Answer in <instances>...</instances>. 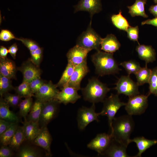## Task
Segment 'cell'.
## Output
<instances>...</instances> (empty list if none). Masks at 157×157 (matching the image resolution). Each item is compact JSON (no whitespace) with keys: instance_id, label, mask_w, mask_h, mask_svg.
<instances>
[{"instance_id":"obj_3","label":"cell","mask_w":157,"mask_h":157,"mask_svg":"<svg viewBox=\"0 0 157 157\" xmlns=\"http://www.w3.org/2000/svg\"><path fill=\"white\" fill-rule=\"evenodd\" d=\"M84 99L92 103L103 102L110 88L96 78L89 79L86 86L81 89Z\"/></svg>"},{"instance_id":"obj_12","label":"cell","mask_w":157,"mask_h":157,"mask_svg":"<svg viewBox=\"0 0 157 157\" xmlns=\"http://www.w3.org/2000/svg\"><path fill=\"white\" fill-rule=\"evenodd\" d=\"M51 81L44 83L34 94L36 99L44 102L55 99L59 91Z\"/></svg>"},{"instance_id":"obj_11","label":"cell","mask_w":157,"mask_h":157,"mask_svg":"<svg viewBox=\"0 0 157 157\" xmlns=\"http://www.w3.org/2000/svg\"><path fill=\"white\" fill-rule=\"evenodd\" d=\"M89 72L86 59L81 63L75 66L71 78L66 85L72 87L78 91L81 89V82Z\"/></svg>"},{"instance_id":"obj_7","label":"cell","mask_w":157,"mask_h":157,"mask_svg":"<svg viewBox=\"0 0 157 157\" xmlns=\"http://www.w3.org/2000/svg\"><path fill=\"white\" fill-rule=\"evenodd\" d=\"M100 113L95 112L94 103H92L89 108L83 106L79 108L78 111L77 120L78 129L81 131L84 130L88 124L96 121H99L98 117Z\"/></svg>"},{"instance_id":"obj_26","label":"cell","mask_w":157,"mask_h":157,"mask_svg":"<svg viewBox=\"0 0 157 157\" xmlns=\"http://www.w3.org/2000/svg\"><path fill=\"white\" fill-rule=\"evenodd\" d=\"M43 102L36 99L33 103L27 118L28 121H31L39 123L42 110Z\"/></svg>"},{"instance_id":"obj_21","label":"cell","mask_w":157,"mask_h":157,"mask_svg":"<svg viewBox=\"0 0 157 157\" xmlns=\"http://www.w3.org/2000/svg\"><path fill=\"white\" fill-rule=\"evenodd\" d=\"M15 63L7 58H0V74L10 79L15 78L16 72Z\"/></svg>"},{"instance_id":"obj_4","label":"cell","mask_w":157,"mask_h":157,"mask_svg":"<svg viewBox=\"0 0 157 157\" xmlns=\"http://www.w3.org/2000/svg\"><path fill=\"white\" fill-rule=\"evenodd\" d=\"M103 102V107L100 112V115L107 117L109 126L111 129L113 121L116 113L120 108L125 106L126 103L121 101L118 94H111L108 97L105 98Z\"/></svg>"},{"instance_id":"obj_50","label":"cell","mask_w":157,"mask_h":157,"mask_svg":"<svg viewBox=\"0 0 157 157\" xmlns=\"http://www.w3.org/2000/svg\"><path fill=\"white\" fill-rule=\"evenodd\" d=\"M154 1L155 3H157V0H154Z\"/></svg>"},{"instance_id":"obj_36","label":"cell","mask_w":157,"mask_h":157,"mask_svg":"<svg viewBox=\"0 0 157 157\" xmlns=\"http://www.w3.org/2000/svg\"><path fill=\"white\" fill-rule=\"evenodd\" d=\"M148 83L149 85V93L157 96V67L152 70Z\"/></svg>"},{"instance_id":"obj_2","label":"cell","mask_w":157,"mask_h":157,"mask_svg":"<svg viewBox=\"0 0 157 157\" xmlns=\"http://www.w3.org/2000/svg\"><path fill=\"white\" fill-rule=\"evenodd\" d=\"M91 60L96 73L100 76L116 74L121 70L113 53L97 51L92 56Z\"/></svg>"},{"instance_id":"obj_19","label":"cell","mask_w":157,"mask_h":157,"mask_svg":"<svg viewBox=\"0 0 157 157\" xmlns=\"http://www.w3.org/2000/svg\"><path fill=\"white\" fill-rule=\"evenodd\" d=\"M121 44L116 37L112 34L101 38L100 49L105 52L113 53L119 50Z\"/></svg>"},{"instance_id":"obj_20","label":"cell","mask_w":157,"mask_h":157,"mask_svg":"<svg viewBox=\"0 0 157 157\" xmlns=\"http://www.w3.org/2000/svg\"><path fill=\"white\" fill-rule=\"evenodd\" d=\"M136 50L139 58L144 60L146 64L156 60V53L151 46L139 44L137 46Z\"/></svg>"},{"instance_id":"obj_14","label":"cell","mask_w":157,"mask_h":157,"mask_svg":"<svg viewBox=\"0 0 157 157\" xmlns=\"http://www.w3.org/2000/svg\"><path fill=\"white\" fill-rule=\"evenodd\" d=\"M90 50L77 44L70 49L66 54L68 63L75 66L77 65L87 59Z\"/></svg>"},{"instance_id":"obj_10","label":"cell","mask_w":157,"mask_h":157,"mask_svg":"<svg viewBox=\"0 0 157 157\" xmlns=\"http://www.w3.org/2000/svg\"><path fill=\"white\" fill-rule=\"evenodd\" d=\"M113 138L111 134L105 133L97 134L87 144V147L97 152L100 155L107 149Z\"/></svg>"},{"instance_id":"obj_46","label":"cell","mask_w":157,"mask_h":157,"mask_svg":"<svg viewBox=\"0 0 157 157\" xmlns=\"http://www.w3.org/2000/svg\"><path fill=\"white\" fill-rule=\"evenodd\" d=\"M18 50L17 46L16 43L13 44L8 48L9 53L14 59L16 58V53Z\"/></svg>"},{"instance_id":"obj_39","label":"cell","mask_w":157,"mask_h":157,"mask_svg":"<svg viewBox=\"0 0 157 157\" xmlns=\"http://www.w3.org/2000/svg\"><path fill=\"white\" fill-rule=\"evenodd\" d=\"M16 40L21 42L28 49L30 52L36 50L40 47L37 42L31 39L20 38H16Z\"/></svg>"},{"instance_id":"obj_29","label":"cell","mask_w":157,"mask_h":157,"mask_svg":"<svg viewBox=\"0 0 157 157\" xmlns=\"http://www.w3.org/2000/svg\"><path fill=\"white\" fill-rule=\"evenodd\" d=\"M75 66L68 63L60 80L56 84L57 87L62 88L67 85L69 81L74 69Z\"/></svg>"},{"instance_id":"obj_44","label":"cell","mask_w":157,"mask_h":157,"mask_svg":"<svg viewBox=\"0 0 157 157\" xmlns=\"http://www.w3.org/2000/svg\"><path fill=\"white\" fill-rule=\"evenodd\" d=\"M12 155L13 152L10 147L2 145L0 149V157H10Z\"/></svg>"},{"instance_id":"obj_31","label":"cell","mask_w":157,"mask_h":157,"mask_svg":"<svg viewBox=\"0 0 157 157\" xmlns=\"http://www.w3.org/2000/svg\"><path fill=\"white\" fill-rule=\"evenodd\" d=\"M18 127V123H14L0 136V142L3 145H9Z\"/></svg>"},{"instance_id":"obj_38","label":"cell","mask_w":157,"mask_h":157,"mask_svg":"<svg viewBox=\"0 0 157 157\" xmlns=\"http://www.w3.org/2000/svg\"><path fill=\"white\" fill-rule=\"evenodd\" d=\"M43 49L40 47L38 49L30 51L31 54L30 60L35 65L38 67L43 56Z\"/></svg>"},{"instance_id":"obj_42","label":"cell","mask_w":157,"mask_h":157,"mask_svg":"<svg viewBox=\"0 0 157 157\" xmlns=\"http://www.w3.org/2000/svg\"><path fill=\"white\" fill-rule=\"evenodd\" d=\"M126 31L127 33L128 37L130 40L133 41H137L138 43V39L139 29L138 26L135 27L130 26Z\"/></svg>"},{"instance_id":"obj_5","label":"cell","mask_w":157,"mask_h":157,"mask_svg":"<svg viewBox=\"0 0 157 157\" xmlns=\"http://www.w3.org/2000/svg\"><path fill=\"white\" fill-rule=\"evenodd\" d=\"M91 21L85 31L79 37L76 44L90 51L95 49L100 50L101 38L92 28Z\"/></svg>"},{"instance_id":"obj_23","label":"cell","mask_w":157,"mask_h":157,"mask_svg":"<svg viewBox=\"0 0 157 157\" xmlns=\"http://www.w3.org/2000/svg\"><path fill=\"white\" fill-rule=\"evenodd\" d=\"M135 143L138 150L137 154L134 157H141L142 154L147 149L157 143V140H150L143 136L138 137L133 139H130L129 143Z\"/></svg>"},{"instance_id":"obj_25","label":"cell","mask_w":157,"mask_h":157,"mask_svg":"<svg viewBox=\"0 0 157 157\" xmlns=\"http://www.w3.org/2000/svg\"><path fill=\"white\" fill-rule=\"evenodd\" d=\"M146 0H136L135 3L131 6H128L129 13L131 16H141L147 18L148 16L145 12L144 6Z\"/></svg>"},{"instance_id":"obj_34","label":"cell","mask_w":157,"mask_h":157,"mask_svg":"<svg viewBox=\"0 0 157 157\" xmlns=\"http://www.w3.org/2000/svg\"><path fill=\"white\" fill-rule=\"evenodd\" d=\"M120 65L124 68L129 75L135 74L141 67L138 62L133 60L123 62Z\"/></svg>"},{"instance_id":"obj_16","label":"cell","mask_w":157,"mask_h":157,"mask_svg":"<svg viewBox=\"0 0 157 157\" xmlns=\"http://www.w3.org/2000/svg\"><path fill=\"white\" fill-rule=\"evenodd\" d=\"M74 7L75 12L79 11L88 12L90 14L91 21L93 15L101 10L100 0H80Z\"/></svg>"},{"instance_id":"obj_41","label":"cell","mask_w":157,"mask_h":157,"mask_svg":"<svg viewBox=\"0 0 157 157\" xmlns=\"http://www.w3.org/2000/svg\"><path fill=\"white\" fill-rule=\"evenodd\" d=\"M44 83L40 77L35 78L31 81L29 83V85L32 93L34 95Z\"/></svg>"},{"instance_id":"obj_33","label":"cell","mask_w":157,"mask_h":157,"mask_svg":"<svg viewBox=\"0 0 157 157\" xmlns=\"http://www.w3.org/2000/svg\"><path fill=\"white\" fill-rule=\"evenodd\" d=\"M17 94L22 97L26 98L34 96L31 92L29 83L23 81L22 83L15 88Z\"/></svg>"},{"instance_id":"obj_24","label":"cell","mask_w":157,"mask_h":157,"mask_svg":"<svg viewBox=\"0 0 157 157\" xmlns=\"http://www.w3.org/2000/svg\"><path fill=\"white\" fill-rule=\"evenodd\" d=\"M10 105L2 97L0 99V118L12 123H18V117L9 109Z\"/></svg>"},{"instance_id":"obj_27","label":"cell","mask_w":157,"mask_h":157,"mask_svg":"<svg viewBox=\"0 0 157 157\" xmlns=\"http://www.w3.org/2000/svg\"><path fill=\"white\" fill-rule=\"evenodd\" d=\"M25 140L23 126H18L8 145L11 148L17 149Z\"/></svg>"},{"instance_id":"obj_6","label":"cell","mask_w":157,"mask_h":157,"mask_svg":"<svg viewBox=\"0 0 157 157\" xmlns=\"http://www.w3.org/2000/svg\"><path fill=\"white\" fill-rule=\"evenodd\" d=\"M147 95L138 94L129 97L125 105V110L128 114L131 115H140L143 113L148 107Z\"/></svg>"},{"instance_id":"obj_37","label":"cell","mask_w":157,"mask_h":157,"mask_svg":"<svg viewBox=\"0 0 157 157\" xmlns=\"http://www.w3.org/2000/svg\"><path fill=\"white\" fill-rule=\"evenodd\" d=\"M3 96L4 100L10 106L13 107L19 106L21 101L22 97L17 94H12L7 92Z\"/></svg>"},{"instance_id":"obj_47","label":"cell","mask_w":157,"mask_h":157,"mask_svg":"<svg viewBox=\"0 0 157 157\" xmlns=\"http://www.w3.org/2000/svg\"><path fill=\"white\" fill-rule=\"evenodd\" d=\"M149 24L157 27V17L155 18L148 19L142 22L141 25Z\"/></svg>"},{"instance_id":"obj_35","label":"cell","mask_w":157,"mask_h":157,"mask_svg":"<svg viewBox=\"0 0 157 157\" xmlns=\"http://www.w3.org/2000/svg\"><path fill=\"white\" fill-rule=\"evenodd\" d=\"M10 79L0 74V94L1 97L14 89Z\"/></svg>"},{"instance_id":"obj_15","label":"cell","mask_w":157,"mask_h":157,"mask_svg":"<svg viewBox=\"0 0 157 157\" xmlns=\"http://www.w3.org/2000/svg\"><path fill=\"white\" fill-rule=\"evenodd\" d=\"M18 69L23 76V81L30 83L33 79L40 77L41 70L30 60L24 63Z\"/></svg>"},{"instance_id":"obj_9","label":"cell","mask_w":157,"mask_h":157,"mask_svg":"<svg viewBox=\"0 0 157 157\" xmlns=\"http://www.w3.org/2000/svg\"><path fill=\"white\" fill-rule=\"evenodd\" d=\"M59 102L54 99L43 102L39 124L41 128L46 125L56 116L58 109Z\"/></svg>"},{"instance_id":"obj_40","label":"cell","mask_w":157,"mask_h":157,"mask_svg":"<svg viewBox=\"0 0 157 157\" xmlns=\"http://www.w3.org/2000/svg\"><path fill=\"white\" fill-rule=\"evenodd\" d=\"M39 156V154L35 150L26 147L22 148L18 154L19 157H37Z\"/></svg>"},{"instance_id":"obj_32","label":"cell","mask_w":157,"mask_h":157,"mask_svg":"<svg viewBox=\"0 0 157 157\" xmlns=\"http://www.w3.org/2000/svg\"><path fill=\"white\" fill-rule=\"evenodd\" d=\"M33 104L32 97L25 98L20 102L19 105V114L24 120L26 119V117L31 110Z\"/></svg>"},{"instance_id":"obj_49","label":"cell","mask_w":157,"mask_h":157,"mask_svg":"<svg viewBox=\"0 0 157 157\" xmlns=\"http://www.w3.org/2000/svg\"><path fill=\"white\" fill-rule=\"evenodd\" d=\"M149 10L150 13L155 17H157V4L151 6L149 8Z\"/></svg>"},{"instance_id":"obj_28","label":"cell","mask_w":157,"mask_h":157,"mask_svg":"<svg viewBox=\"0 0 157 157\" xmlns=\"http://www.w3.org/2000/svg\"><path fill=\"white\" fill-rule=\"evenodd\" d=\"M151 72L152 70L148 68L146 65L145 67H141L135 74L139 86L148 83Z\"/></svg>"},{"instance_id":"obj_45","label":"cell","mask_w":157,"mask_h":157,"mask_svg":"<svg viewBox=\"0 0 157 157\" xmlns=\"http://www.w3.org/2000/svg\"><path fill=\"white\" fill-rule=\"evenodd\" d=\"M13 123L0 119V136Z\"/></svg>"},{"instance_id":"obj_8","label":"cell","mask_w":157,"mask_h":157,"mask_svg":"<svg viewBox=\"0 0 157 157\" xmlns=\"http://www.w3.org/2000/svg\"><path fill=\"white\" fill-rule=\"evenodd\" d=\"M129 75L122 76L115 84L114 88L118 94H123L129 97L139 94L138 85L130 77Z\"/></svg>"},{"instance_id":"obj_1","label":"cell","mask_w":157,"mask_h":157,"mask_svg":"<svg viewBox=\"0 0 157 157\" xmlns=\"http://www.w3.org/2000/svg\"><path fill=\"white\" fill-rule=\"evenodd\" d=\"M134 126L132 115L128 114L115 117L113 121L110 134L115 141L127 147Z\"/></svg>"},{"instance_id":"obj_18","label":"cell","mask_w":157,"mask_h":157,"mask_svg":"<svg viewBox=\"0 0 157 157\" xmlns=\"http://www.w3.org/2000/svg\"><path fill=\"white\" fill-rule=\"evenodd\" d=\"M51 141L50 134L45 126L41 129L38 135L33 141L36 145L44 149L50 155Z\"/></svg>"},{"instance_id":"obj_30","label":"cell","mask_w":157,"mask_h":157,"mask_svg":"<svg viewBox=\"0 0 157 157\" xmlns=\"http://www.w3.org/2000/svg\"><path fill=\"white\" fill-rule=\"evenodd\" d=\"M111 20L113 24L119 29L126 31L130 26L126 19L122 15L121 10L119 14L113 15Z\"/></svg>"},{"instance_id":"obj_17","label":"cell","mask_w":157,"mask_h":157,"mask_svg":"<svg viewBox=\"0 0 157 157\" xmlns=\"http://www.w3.org/2000/svg\"><path fill=\"white\" fill-rule=\"evenodd\" d=\"M127 147L112 138L106 150L100 156L110 157H129L126 152Z\"/></svg>"},{"instance_id":"obj_13","label":"cell","mask_w":157,"mask_h":157,"mask_svg":"<svg viewBox=\"0 0 157 157\" xmlns=\"http://www.w3.org/2000/svg\"><path fill=\"white\" fill-rule=\"evenodd\" d=\"M78 90L70 86L66 85L59 91L55 99L60 103L65 105L69 103L74 104L81 98V96L78 93Z\"/></svg>"},{"instance_id":"obj_43","label":"cell","mask_w":157,"mask_h":157,"mask_svg":"<svg viewBox=\"0 0 157 157\" xmlns=\"http://www.w3.org/2000/svg\"><path fill=\"white\" fill-rule=\"evenodd\" d=\"M16 38L10 31L6 29H2L0 33V40L3 41L7 42L12 40L16 39Z\"/></svg>"},{"instance_id":"obj_48","label":"cell","mask_w":157,"mask_h":157,"mask_svg":"<svg viewBox=\"0 0 157 157\" xmlns=\"http://www.w3.org/2000/svg\"><path fill=\"white\" fill-rule=\"evenodd\" d=\"M9 53L8 49L3 46H1L0 47V58H7L8 53Z\"/></svg>"},{"instance_id":"obj_22","label":"cell","mask_w":157,"mask_h":157,"mask_svg":"<svg viewBox=\"0 0 157 157\" xmlns=\"http://www.w3.org/2000/svg\"><path fill=\"white\" fill-rule=\"evenodd\" d=\"M23 126L26 140L33 141L39 133L41 128L38 123L24 120Z\"/></svg>"}]
</instances>
